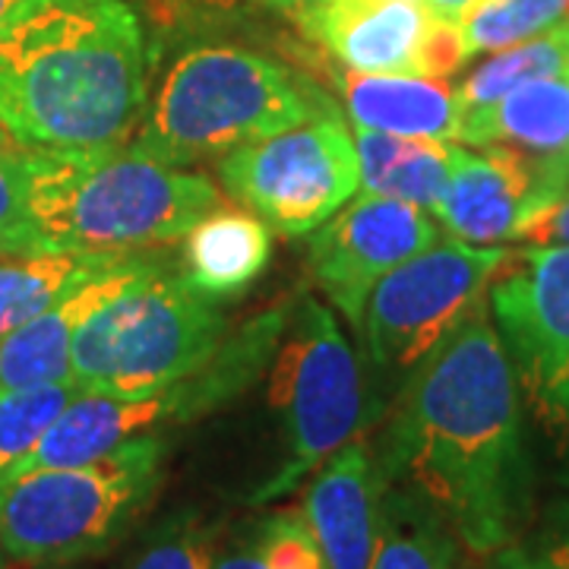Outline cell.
I'll return each instance as SVG.
<instances>
[{"label": "cell", "mask_w": 569, "mask_h": 569, "mask_svg": "<svg viewBox=\"0 0 569 569\" xmlns=\"http://www.w3.org/2000/svg\"><path fill=\"white\" fill-rule=\"evenodd\" d=\"M222 522L203 509L181 507L146 531L123 569H212Z\"/></svg>", "instance_id": "603a6c76"}, {"label": "cell", "mask_w": 569, "mask_h": 569, "mask_svg": "<svg viewBox=\"0 0 569 569\" xmlns=\"http://www.w3.org/2000/svg\"><path fill=\"white\" fill-rule=\"evenodd\" d=\"M418 3H425V0H418Z\"/></svg>", "instance_id": "8d00e7d4"}, {"label": "cell", "mask_w": 569, "mask_h": 569, "mask_svg": "<svg viewBox=\"0 0 569 569\" xmlns=\"http://www.w3.org/2000/svg\"><path fill=\"white\" fill-rule=\"evenodd\" d=\"M156 257H130L102 266L82 282L67 288L54 305H48L39 317L20 326L13 336L0 342V396L29 387L67 383L70 380V355L73 339L99 307L114 298L121 288L133 282Z\"/></svg>", "instance_id": "5bb4252c"}, {"label": "cell", "mask_w": 569, "mask_h": 569, "mask_svg": "<svg viewBox=\"0 0 569 569\" xmlns=\"http://www.w3.org/2000/svg\"><path fill=\"white\" fill-rule=\"evenodd\" d=\"M519 241H529L531 247H569V193L548 212H541Z\"/></svg>", "instance_id": "f1b7e54d"}, {"label": "cell", "mask_w": 569, "mask_h": 569, "mask_svg": "<svg viewBox=\"0 0 569 569\" xmlns=\"http://www.w3.org/2000/svg\"><path fill=\"white\" fill-rule=\"evenodd\" d=\"M266 569H326L323 550L301 509L266 512L253 522Z\"/></svg>", "instance_id": "484cf974"}, {"label": "cell", "mask_w": 569, "mask_h": 569, "mask_svg": "<svg viewBox=\"0 0 569 569\" xmlns=\"http://www.w3.org/2000/svg\"><path fill=\"white\" fill-rule=\"evenodd\" d=\"M459 142L512 146L529 156H560L569 149V77L526 82L488 108L466 111Z\"/></svg>", "instance_id": "ac0fdd59"}, {"label": "cell", "mask_w": 569, "mask_h": 569, "mask_svg": "<svg viewBox=\"0 0 569 569\" xmlns=\"http://www.w3.org/2000/svg\"><path fill=\"white\" fill-rule=\"evenodd\" d=\"M0 569H29V567H22L20 560H13L10 553H3V550H0Z\"/></svg>", "instance_id": "836d02e7"}, {"label": "cell", "mask_w": 569, "mask_h": 569, "mask_svg": "<svg viewBox=\"0 0 569 569\" xmlns=\"http://www.w3.org/2000/svg\"><path fill=\"white\" fill-rule=\"evenodd\" d=\"M39 250L29 219V183H26V149H0V257Z\"/></svg>", "instance_id": "4316f807"}, {"label": "cell", "mask_w": 569, "mask_h": 569, "mask_svg": "<svg viewBox=\"0 0 569 569\" xmlns=\"http://www.w3.org/2000/svg\"><path fill=\"white\" fill-rule=\"evenodd\" d=\"M295 22L346 70L425 73L437 17L418 0H329Z\"/></svg>", "instance_id": "4fadbf2b"}, {"label": "cell", "mask_w": 569, "mask_h": 569, "mask_svg": "<svg viewBox=\"0 0 569 569\" xmlns=\"http://www.w3.org/2000/svg\"><path fill=\"white\" fill-rule=\"evenodd\" d=\"M462 553L456 531L425 497L383 485L370 569H462Z\"/></svg>", "instance_id": "ffe728a7"}, {"label": "cell", "mask_w": 569, "mask_h": 569, "mask_svg": "<svg viewBox=\"0 0 569 569\" xmlns=\"http://www.w3.org/2000/svg\"><path fill=\"white\" fill-rule=\"evenodd\" d=\"M485 569H541V563L535 560V553L526 545H509L488 557Z\"/></svg>", "instance_id": "1f68e13d"}, {"label": "cell", "mask_w": 569, "mask_h": 569, "mask_svg": "<svg viewBox=\"0 0 569 569\" xmlns=\"http://www.w3.org/2000/svg\"><path fill=\"white\" fill-rule=\"evenodd\" d=\"M17 3H20V0H0V20H3V17H7V13L17 7Z\"/></svg>", "instance_id": "e575fe53"}, {"label": "cell", "mask_w": 569, "mask_h": 569, "mask_svg": "<svg viewBox=\"0 0 569 569\" xmlns=\"http://www.w3.org/2000/svg\"><path fill=\"white\" fill-rule=\"evenodd\" d=\"M358 164H361V193H377L389 200L437 209L447 190L456 146L425 137H392L377 130H351Z\"/></svg>", "instance_id": "d6986e66"}, {"label": "cell", "mask_w": 569, "mask_h": 569, "mask_svg": "<svg viewBox=\"0 0 569 569\" xmlns=\"http://www.w3.org/2000/svg\"><path fill=\"white\" fill-rule=\"evenodd\" d=\"M425 3L433 17H440V20H449V22H459L462 17H466L468 10L478 3V0H425Z\"/></svg>", "instance_id": "d6a6232c"}, {"label": "cell", "mask_w": 569, "mask_h": 569, "mask_svg": "<svg viewBox=\"0 0 569 569\" xmlns=\"http://www.w3.org/2000/svg\"><path fill=\"white\" fill-rule=\"evenodd\" d=\"M569 0H478L459 20L468 58L541 36L567 17Z\"/></svg>", "instance_id": "cb8c5ba5"}, {"label": "cell", "mask_w": 569, "mask_h": 569, "mask_svg": "<svg viewBox=\"0 0 569 569\" xmlns=\"http://www.w3.org/2000/svg\"><path fill=\"white\" fill-rule=\"evenodd\" d=\"M355 130H377L392 137L456 140L462 108L447 80L425 73H358L332 77Z\"/></svg>", "instance_id": "2e32d148"}, {"label": "cell", "mask_w": 569, "mask_h": 569, "mask_svg": "<svg viewBox=\"0 0 569 569\" xmlns=\"http://www.w3.org/2000/svg\"><path fill=\"white\" fill-rule=\"evenodd\" d=\"M272 257V228L253 212L212 209L181 238V276L209 301H224L257 282Z\"/></svg>", "instance_id": "e0dca14e"}, {"label": "cell", "mask_w": 569, "mask_h": 569, "mask_svg": "<svg viewBox=\"0 0 569 569\" xmlns=\"http://www.w3.org/2000/svg\"><path fill=\"white\" fill-rule=\"evenodd\" d=\"M10 146H17V142H13V137L0 127V149H10Z\"/></svg>", "instance_id": "d590c367"}, {"label": "cell", "mask_w": 569, "mask_h": 569, "mask_svg": "<svg viewBox=\"0 0 569 569\" xmlns=\"http://www.w3.org/2000/svg\"><path fill=\"white\" fill-rule=\"evenodd\" d=\"M269 406L282 427V462L250 493L253 507L301 488L332 452L365 437L377 421L365 370L336 317L313 298L288 307L282 339L272 351Z\"/></svg>", "instance_id": "52a82bcc"}, {"label": "cell", "mask_w": 569, "mask_h": 569, "mask_svg": "<svg viewBox=\"0 0 569 569\" xmlns=\"http://www.w3.org/2000/svg\"><path fill=\"white\" fill-rule=\"evenodd\" d=\"M440 241V228L425 209L361 193L323 222L307 244V272L313 284L361 332L367 295L387 272Z\"/></svg>", "instance_id": "8fae6325"}, {"label": "cell", "mask_w": 569, "mask_h": 569, "mask_svg": "<svg viewBox=\"0 0 569 569\" xmlns=\"http://www.w3.org/2000/svg\"><path fill=\"white\" fill-rule=\"evenodd\" d=\"M512 257L516 250L449 238L415 253L373 284L367 295L361 339L377 380L373 402L380 415L389 406L383 389L402 383L475 307L488 301L490 284Z\"/></svg>", "instance_id": "ba28073f"}, {"label": "cell", "mask_w": 569, "mask_h": 569, "mask_svg": "<svg viewBox=\"0 0 569 569\" xmlns=\"http://www.w3.org/2000/svg\"><path fill=\"white\" fill-rule=\"evenodd\" d=\"M228 336V320L181 276L152 263L86 317L70 355V383L80 392L149 396L197 373Z\"/></svg>", "instance_id": "8992f818"}, {"label": "cell", "mask_w": 569, "mask_h": 569, "mask_svg": "<svg viewBox=\"0 0 569 569\" xmlns=\"http://www.w3.org/2000/svg\"><path fill=\"white\" fill-rule=\"evenodd\" d=\"M193 7H206L216 13H244V10H276V13H288V17H301L307 10L329 3V0H190Z\"/></svg>", "instance_id": "4dcf8cb0"}, {"label": "cell", "mask_w": 569, "mask_h": 569, "mask_svg": "<svg viewBox=\"0 0 569 569\" xmlns=\"http://www.w3.org/2000/svg\"><path fill=\"white\" fill-rule=\"evenodd\" d=\"M329 111L336 102L295 67L234 41H200L168 63L130 142L190 168Z\"/></svg>", "instance_id": "277c9868"}, {"label": "cell", "mask_w": 569, "mask_h": 569, "mask_svg": "<svg viewBox=\"0 0 569 569\" xmlns=\"http://www.w3.org/2000/svg\"><path fill=\"white\" fill-rule=\"evenodd\" d=\"M130 260V257H127ZM118 263L108 257H77L61 250H32L0 257V342L20 326L54 305L67 288L99 272L102 266Z\"/></svg>", "instance_id": "44dd1931"}, {"label": "cell", "mask_w": 569, "mask_h": 569, "mask_svg": "<svg viewBox=\"0 0 569 569\" xmlns=\"http://www.w3.org/2000/svg\"><path fill=\"white\" fill-rule=\"evenodd\" d=\"M29 219L39 250L77 257H146L222 206L200 171L164 164L133 142L96 152H29Z\"/></svg>", "instance_id": "3957f363"}, {"label": "cell", "mask_w": 569, "mask_h": 569, "mask_svg": "<svg viewBox=\"0 0 569 569\" xmlns=\"http://www.w3.org/2000/svg\"><path fill=\"white\" fill-rule=\"evenodd\" d=\"M149 104V41L123 0H20L0 20V127L29 152L127 146Z\"/></svg>", "instance_id": "7a4b0ae2"}, {"label": "cell", "mask_w": 569, "mask_h": 569, "mask_svg": "<svg viewBox=\"0 0 569 569\" xmlns=\"http://www.w3.org/2000/svg\"><path fill=\"white\" fill-rule=\"evenodd\" d=\"M548 77H569V22L560 20L557 26L545 29L541 36L519 41L512 48L493 51V58L475 67L466 80L456 86L459 108L478 111L488 108L497 99H503L516 86H526Z\"/></svg>", "instance_id": "7402d4cb"}, {"label": "cell", "mask_w": 569, "mask_h": 569, "mask_svg": "<svg viewBox=\"0 0 569 569\" xmlns=\"http://www.w3.org/2000/svg\"><path fill=\"white\" fill-rule=\"evenodd\" d=\"M370 447L383 485L415 490L468 557L519 545L535 500L522 392L488 301L399 383Z\"/></svg>", "instance_id": "6da1fadb"}, {"label": "cell", "mask_w": 569, "mask_h": 569, "mask_svg": "<svg viewBox=\"0 0 569 569\" xmlns=\"http://www.w3.org/2000/svg\"><path fill=\"white\" fill-rule=\"evenodd\" d=\"M380 493L383 481L365 437L332 452L310 475L301 512L320 541L326 569H370Z\"/></svg>", "instance_id": "9a60e30c"}, {"label": "cell", "mask_w": 569, "mask_h": 569, "mask_svg": "<svg viewBox=\"0 0 569 569\" xmlns=\"http://www.w3.org/2000/svg\"><path fill=\"white\" fill-rule=\"evenodd\" d=\"M77 392L80 389L67 380L0 396V488L20 471L29 452L39 447L44 430L54 425V418Z\"/></svg>", "instance_id": "d4e9b609"}, {"label": "cell", "mask_w": 569, "mask_h": 569, "mask_svg": "<svg viewBox=\"0 0 569 569\" xmlns=\"http://www.w3.org/2000/svg\"><path fill=\"white\" fill-rule=\"evenodd\" d=\"M488 307L522 402L569 475V247L519 250Z\"/></svg>", "instance_id": "30bf717a"}, {"label": "cell", "mask_w": 569, "mask_h": 569, "mask_svg": "<svg viewBox=\"0 0 569 569\" xmlns=\"http://www.w3.org/2000/svg\"><path fill=\"white\" fill-rule=\"evenodd\" d=\"M526 548L535 553L541 569H569V500L548 509L541 529Z\"/></svg>", "instance_id": "83f0119b"}, {"label": "cell", "mask_w": 569, "mask_h": 569, "mask_svg": "<svg viewBox=\"0 0 569 569\" xmlns=\"http://www.w3.org/2000/svg\"><path fill=\"white\" fill-rule=\"evenodd\" d=\"M164 433H146L96 462L39 468L0 488V550L22 567H67L121 541L162 488Z\"/></svg>", "instance_id": "5b68a950"}, {"label": "cell", "mask_w": 569, "mask_h": 569, "mask_svg": "<svg viewBox=\"0 0 569 569\" xmlns=\"http://www.w3.org/2000/svg\"><path fill=\"white\" fill-rule=\"evenodd\" d=\"M219 183L272 231L301 238L361 190L355 133L339 111L247 142L219 159Z\"/></svg>", "instance_id": "9c48e42d"}, {"label": "cell", "mask_w": 569, "mask_h": 569, "mask_svg": "<svg viewBox=\"0 0 569 569\" xmlns=\"http://www.w3.org/2000/svg\"><path fill=\"white\" fill-rule=\"evenodd\" d=\"M541 156L512 146H456L447 190L437 203V219L456 241L490 247L522 238L541 212Z\"/></svg>", "instance_id": "7c38bea8"}, {"label": "cell", "mask_w": 569, "mask_h": 569, "mask_svg": "<svg viewBox=\"0 0 569 569\" xmlns=\"http://www.w3.org/2000/svg\"><path fill=\"white\" fill-rule=\"evenodd\" d=\"M212 569H266L263 553H260V541H257V531H253V522H250L238 538L219 545Z\"/></svg>", "instance_id": "f546056e"}]
</instances>
